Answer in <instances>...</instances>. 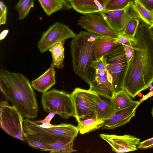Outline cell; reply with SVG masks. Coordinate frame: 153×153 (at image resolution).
<instances>
[{
    "label": "cell",
    "instance_id": "cell-8",
    "mask_svg": "<svg viewBox=\"0 0 153 153\" xmlns=\"http://www.w3.org/2000/svg\"><path fill=\"white\" fill-rule=\"evenodd\" d=\"M75 110L76 120L97 116V105L100 96L90 90L75 88L71 94Z\"/></svg>",
    "mask_w": 153,
    "mask_h": 153
},
{
    "label": "cell",
    "instance_id": "cell-20",
    "mask_svg": "<svg viewBox=\"0 0 153 153\" xmlns=\"http://www.w3.org/2000/svg\"><path fill=\"white\" fill-rule=\"evenodd\" d=\"M114 112L111 99L100 96L96 106L97 117L104 120Z\"/></svg>",
    "mask_w": 153,
    "mask_h": 153
},
{
    "label": "cell",
    "instance_id": "cell-38",
    "mask_svg": "<svg viewBox=\"0 0 153 153\" xmlns=\"http://www.w3.org/2000/svg\"><path fill=\"white\" fill-rule=\"evenodd\" d=\"M67 2H68L70 3V2L72 0H65Z\"/></svg>",
    "mask_w": 153,
    "mask_h": 153
},
{
    "label": "cell",
    "instance_id": "cell-39",
    "mask_svg": "<svg viewBox=\"0 0 153 153\" xmlns=\"http://www.w3.org/2000/svg\"><path fill=\"white\" fill-rule=\"evenodd\" d=\"M150 100L153 101V97H151V98L150 99Z\"/></svg>",
    "mask_w": 153,
    "mask_h": 153
},
{
    "label": "cell",
    "instance_id": "cell-33",
    "mask_svg": "<svg viewBox=\"0 0 153 153\" xmlns=\"http://www.w3.org/2000/svg\"><path fill=\"white\" fill-rule=\"evenodd\" d=\"M9 31L8 29H5L3 30L1 33L0 35V40L4 39L7 36Z\"/></svg>",
    "mask_w": 153,
    "mask_h": 153
},
{
    "label": "cell",
    "instance_id": "cell-9",
    "mask_svg": "<svg viewBox=\"0 0 153 153\" xmlns=\"http://www.w3.org/2000/svg\"><path fill=\"white\" fill-rule=\"evenodd\" d=\"M76 35L68 26L57 22L42 33L37 47L42 53L54 45L68 38H73Z\"/></svg>",
    "mask_w": 153,
    "mask_h": 153
},
{
    "label": "cell",
    "instance_id": "cell-34",
    "mask_svg": "<svg viewBox=\"0 0 153 153\" xmlns=\"http://www.w3.org/2000/svg\"><path fill=\"white\" fill-rule=\"evenodd\" d=\"M153 95V91H150L149 93L147 94L145 96H143V100H144L145 99H147L148 97H150Z\"/></svg>",
    "mask_w": 153,
    "mask_h": 153
},
{
    "label": "cell",
    "instance_id": "cell-1",
    "mask_svg": "<svg viewBox=\"0 0 153 153\" xmlns=\"http://www.w3.org/2000/svg\"><path fill=\"white\" fill-rule=\"evenodd\" d=\"M149 27L142 21L131 40L133 53L128 63L124 89L133 99L153 83V39Z\"/></svg>",
    "mask_w": 153,
    "mask_h": 153
},
{
    "label": "cell",
    "instance_id": "cell-32",
    "mask_svg": "<svg viewBox=\"0 0 153 153\" xmlns=\"http://www.w3.org/2000/svg\"><path fill=\"white\" fill-rule=\"evenodd\" d=\"M55 115V114L49 113L48 115L44 120H41L35 121L37 123H50L52 118Z\"/></svg>",
    "mask_w": 153,
    "mask_h": 153
},
{
    "label": "cell",
    "instance_id": "cell-26",
    "mask_svg": "<svg viewBox=\"0 0 153 153\" xmlns=\"http://www.w3.org/2000/svg\"><path fill=\"white\" fill-rule=\"evenodd\" d=\"M132 0H107L105 5V10H114L123 9Z\"/></svg>",
    "mask_w": 153,
    "mask_h": 153
},
{
    "label": "cell",
    "instance_id": "cell-4",
    "mask_svg": "<svg viewBox=\"0 0 153 153\" xmlns=\"http://www.w3.org/2000/svg\"><path fill=\"white\" fill-rule=\"evenodd\" d=\"M100 36L88 31H81L72 38L71 42L73 70L89 85L95 72L91 65L96 60L95 47Z\"/></svg>",
    "mask_w": 153,
    "mask_h": 153
},
{
    "label": "cell",
    "instance_id": "cell-36",
    "mask_svg": "<svg viewBox=\"0 0 153 153\" xmlns=\"http://www.w3.org/2000/svg\"><path fill=\"white\" fill-rule=\"evenodd\" d=\"M60 0L62 1V2L64 4L66 5V4H67V2L65 0Z\"/></svg>",
    "mask_w": 153,
    "mask_h": 153
},
{
    "label": "cell",
    "instance_id": "cell-23",
    "mask_svg": "<svg viewBox=\"0 0 153 153\" xmlns=\"http://www.w3.org/2000/svg\"><path fill=\"white\" fill-rule=\"evenodd\" d=\"M38 0L48 16H50L61 9L65 10L64 5L60 0Z\"/></svg>",
    "mask_w": 153,
    "mask_h": 153
},
{
    "label": "cell",
    "instance_id": "cell-27",
    "mask_svg": "<svg viewBox=\"0 0 153 153\" xmlns=\"http://www.w3.org/2000/svg\"><path fill=\"white\" fill-rule=\"evenodd\" d=\"M91 66L94 70H107V62L105 57L103 56L98 60L94 61Z\"/></svg>",
    "mask_w": 153,
    "mask_h": 153
},
{
    "label": "cell",
    "instance_id": "cell-19",
    "mask_svg": "<svg viewBox=\"0 0 153 153\" xmlns=\"http://www.w3.org/2000/svg\"><path fill=\"white\" fill-rule=\"evenodd\" d=\"M76 127L81 134L98 129L103 126L104 120L97 117L81 120L77 121Z\"/></svg>",
    "mask_w": 153,
    "mask_h": 153
},
{
    "label": "cell",
    "instance_id": "cell-16",
    "mask_svg": "<svg viewBox=\"0 0 153 153\" xmlns=\"http://www.w3.org/2000/svg\"><path fill=\"white\" fill-rule=\"evenodd\" d=\"M55 74L54 68L50 67L39 77L31 81L32 87L43 93L47 91L56 83Z\"/></svg>",
    "mask_w": 153,
    "mask_h": 153
},
{
    "label": "cell",
    "instance_id": "cell-21",
    "mask_svg": "<svg viewBox=\"0 0 153 153\" xmlns=\"http://www.w3.org/2000/svg\"><path fill=\"white\" fill-rule=\"evenodd\" d=\"M131 98L124 89L115 93L111 99L115 112L126 108L135 102L136 101Z\"/></svg>",
    "mask_w": 153,
    "mask_h": 153
},
{
    "label": "cell",
    "instance_id": "cell-24",
    "mask_svg": "<svg viewBox=\"0 0 153 153\" xmlns=\"http://www.w3.org/2000/svg\"><path fill=\"white\" fill-rule=\"evenodd\" d=\"M35 0H19L15 6L18 11V19L22 20L27 16L31 9L34 7Z\"/></svg>",
    "mask_w": 153,
    "mask_h": 153
},
{
    "label": "cell",
    "instance_id": "cell-3",
    "mask_svg": "<svg viewBox=\"0 0 153 153\" xmlns=\"http://www.w3.org/2000/svg\"><path fill=\"white\" fill-rule=\"evenodd\" d=\"M0 88L5 97L23 117H37L38 108L36 94L29 80L23 74L1 69Z\"/></svg>",
    "mask_w": 153,
    "mask_h": 153
},
{
    "label": "cell",
    "instance_id": "cell-10",
    "mask_svg": "<svg viewBox=\"0 0 153 153\" xmlns=\"http://www.w3.org/2000/svg\"><path fill=\"white\" fill-rule=\"evenodd\" d=\"M133 0L130 2L123 9L104 10L99 13L103 17L112 29L120 34L131 20L135 18L141 20L133 7Z\"/></svg>",
    "mask_w": 153,
    "mask_h": 153
},
{
    "label": "cell",
    "instance_id": "cell-17",
    "mask_svg": "<svg viewBox=\"0 0 153 153\" xmlns=\"http://www.w3.org/2000/svg\"><path fill=\"white\" fill-rule=\"evenodd\" d=\"M121 45L116 41V38L100 36L96 41L95 47L96 60L104 56L114 48Z\"/></svg>",
    "mask_w": 153,
    "mask_h": 153
},
{
    "label": "cell",
    "instance_id": "cell-37",
    "mask_svg": "<svg viewBox=\"0 0 153 153\" xmlns=\"http://www.w3.org/2000/svg\"><path fill=\"white\" fill-rule=\"evenodd\" d=\"M151 114H152V116L153 117V107H152V111H151Z\"/></svg>",
    "mask_w": 153,
    "mask_h": 153
},
{
    "label": "cell",
    "instance_id": "cell-25",
    "mask_svg": "<svg viewBox=\"0 0 153 153\" xmlns=\"http://www.w3.org/2000/svg\"><path fill=\"white\" fill-rule=\"evenodd\" d=\"M140 21L135 18L131 20L120 35L130 40L134 39L139 25Z\"/></svg>",
    "mask_w": 153,
    "mask_h": 153
},
{
    "label": "cell",
    "instance_id": "cell-15",
    "mask_svg": "<svg viewBox=\"0 0 153 153\" xmlns=\"http://www.w3.org/2000/svg\"><path fill=\"white\" fill-rule=\"evenodd\" d=\"M107 0H72L70 4L78 13L85 14L97 13L105 10Z\"/></svg>",
    "mask_w": 153,
    "mask_h": 153
},
{
    "label": "cell",
    "instance_id": "cell-2",
    "mask_svg": "<svg viewBox=\"0 0 153 153\" xmlns=\"http://www.w3.org/2000/svg\"><path fill=\"white\" fill-rule=\"evenodd\" d=\"M23 126L25 141L31 147L51 153L77 151L73 148V142L79 131L71 124H51L49 128H43L27 118Z\"/></svg>",
    "mask_w": 153,
    "mask_h": 153
},
{
    "label": "cell",
    "instance_id": "cell-31",
    "mask_svg": "<svg viewBox=\"0 0 153 153\" xmlns=\"http://www.w3.org/2000/svg\"><path fill=\"white\" fill-rule=\"evenodd\" d=\"M148 9L153 12V0H137Z\"/></svg>",
    "mask_w": 153,
    "mask_h": 153
},
{
    "label": "cell",
    "instance_id": "cell-13",
    "mask_svg": "<svg viewBox=\"0 0 153 153\" xmlns=\"http://www.w3.org/2000/svg\"><path fill=\"white\" fill-rule=\"evenodd\" d=\"M100 137L111 146L112 150L117 153H124L137 150L140 139L133 136L100 134Z\"/></svg>",
    "mask_w": 153,
    "mask_h": 153
},
{
    "label": "cell",
    "instance_id": "cell-30",
    "mask_svg": "<svg viewBox=\"0 0 153 153\" xmlns=\"http://www.w3.org/2000/svg\"><path fill=\"white\" fill-rule=\"evenodd\" d=\"M137 147L140 149L153 148V137L142 142H140Z\"/></svg>",
    "mask_w": 153,
    "mask_h": 153
},
{
    "label": "cell",
    "instance_id": "cell-11",
    "mask_svg": "<svg viewBox=\"0 0 153 153\" xmlns=\"http://www.w3.org/2000/svg\"><path fill=\"white\" fill-rule=\"evenodd\" d=\"M77 25L88 32L101 36L116 38L120 35L111 29L100 14L97 13L86 14L80 16Z\"/></svg>",
    "mask_w": 153,
    "mask_h": 153
},
{
    "label": "cell",
    "instance_id": "cell-22",
    "mask_svg": "<svg viewBox=\"0 0 153 153\" xmlns=\"http://www.w3.org/2000/svg\"><path fill=\"white\" fill-rule=\"evenodd\" d=\"M133 6L141 20L149 26L153 24V12L147 9L137 0H133Z\"/></svg>",
    "mask_w": 153,
    "mask_h": 153
},
{
    "label": "cell",
    "instance_id": "cell-29",
    "mask_svg": "<svg viewBox=\"0 0 153 153\" xmlns=\"http://www.w3.org/2000/svg\"><path fill=\"white\" fill-rule=\"evenodd\" d=\"M126 56L128 64L131 60L133 55V51L131 41L122 45Z\"/></svg>",
    "mask_w": 153,
    "mask_h": 153
},
{
    "label": "cell",
    "instance_id": "cell-6",
    "mask_svg": "<svg viewBox=\"0 0 153 153\" xmlns=\"http://www.w3.org/2000/svg\"><path fill=\"white\" fill-rule=\"evenodd\" d=\"M104 56L106 59L107 69L112 78L115 93L124 89L128 65L123 45L116 47Z\"/></svg>",
    "mask_w": 153,
    "mask_h": 153
},
{
    "label": "cell",
    "instance_id": "cell-28",
    "mask_svg": "<svg viewBox=\"0 0 153 153\" xmlns=\"http://www.w3.org/2000/svg\"><path fill=\"white\" fill-rule=\"evenodd\" d=\"M7 7L2 1H0V25L6 23Z\"/></svg>",
    "mask_w": 153,
    "mask_h": 153
},
{
    "label": "cell",
    "instance_id": "cell-5",
    "mask_svg": "<svg viewBox=\"0 0 153 153\" xmlns=\"http://www.w3.org/2000/svg\"><path fill=\"white\" fill-rule=\"evenodd\" d=\"M41 102L44 111L47 113L57 114L67 119L75 117V110L71 94L54 88L43 93Z\"/></svg>",
    "mask_w": 153,
    "mask_h": 153
},
{
    "label": "cell",
    "instance_id": "cell-12",
    "mask_svg": "<svg viewBox=\"0 0 153 153\" xmlns=\"http://www.w3.org/2000/svg\"><path fill=\"white\" fill-rule=\"evenodd\" d=\"M89 89L101 96L112 99L114 93L110 75L107 70H95Z\"/></svg>",
    "mask_w": 153,
    "mask_h": 153
},
{
    "label": "cell",
    "instance_id": "cell-7",
    "mask_svg": "<svg viewBox=\"0 0 153 153\" xmlns=\"http://www.w3.org/2000/svg\"><path fill=\"white\" fill-rule=\"evenodd\" d=\"M7 99L0 103V127L10 136L25 141L23 117L14 106L8 104Z\"/></svg>",
    "mask_w": 153,
    "mask_h": 153
},
{
    "label": "cell",
    "instance_id": "cell-35",
    "mask_svg": "<svg viewBox=\"0 0 153 153\" xmlns=\"http://www.w3.org/2000/svg\"><path fill=\"white\" fill-rule=\"evenodd\" d=\"M149 30L151 37L153 39V24L149 26Z\"/></svg>",
    "mask_w": 153,
    "mask_h": 153
},
{
    "label": "cell",
    "instance_id": "cell-18",
    "mask_svg": "<svg viewBox=\"0 0 153 153\" xmlns=\"http://www.w3.org/2000/svg\"><path fill=\"white\" fill-rule=\"evenodd\" d=\"M65 40L58 42L51 46L48 49L51 53L52 61L51 66L60 69L64 66V45Z\"/></svg>",
    "mask_w": 153,
    "mask_h": 153
},
{
    "label": "cell",
    "instance_id": "cell-14",
    "mask_svg": "<svg viewBox=\"0 0 153 153\" xmlns=\"http://www.w3.org/2000/svg\"><path fill=\"white\" fill-rule=\"evenodd\" d=\"M140 102H135L129 106L115 111L107 119L104 120L102 129H113L124 125L135 116L136 109Z\"/></svg>",
    "mask_w": 153,
    "mask_h": 153
}]
</instances>
